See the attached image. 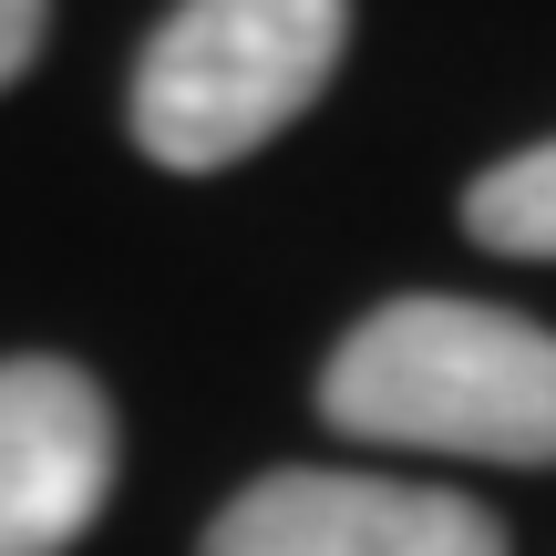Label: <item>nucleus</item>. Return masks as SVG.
I'll use <instances>...</instances> for the list:
<instances>
[{
	"mask_svg": "<svg viewBox=\"0 0 556 556\" xmlns=\"http://www.w3.org/2000/svg\"><path fill=\"white\" fill-rule=\"evenodd\" d=\"M319 413L392 454L556 464V330L484 299H381L330 351Z\"/></svg>",
	"mask_w": 556,
	"mask_h": 556,
	"instance_id": "obj_1",
	"label": "nucleus"
},
{
	"mask_svg": "<svg viewBox=\"0 0 556 556\" xmlns=\"http://www.w3.org/2000/svg\"><path fill=\"white\" fill-rule=\"evenodd\" d=\"M351 0H176L135 62V144L176 176L258 155L340 73Z\"/></svg>",
	"mask_w": 556,
	"mask_h": 556,
	"instance_id": "obj_2",
	"label": "nucleus"
},
{
	"mask_svg": "<svg viewBox=\"0 0 556 556\" xmlns=\"http://www.w3.org/2000/svg\"><path fill=\"white\" fill-rule=\"evenodd\" d=\"M206 556H505L475 495L392 475H258L206 526Z\"/></svg>",
	"mask_w": 556,
	"mask_h": 556,
	"instance_id": "obj_3",
	"label": "nucleus"
},
{
	"mask_svg": "<svg viewBox=\"0 0 556 556\" xmlns=\"http://www.w3.org/2000/svg\"><path fill=\"white\" fill-rule=\"evenodd\" d=\"M114 495V402L73 361H0V556H62Z\"/></svg>",
	"mask_w": 556,
	"mask_h": 556,
	"instance_id": "obj_4",
	"label": "nucleus"
},
{
	"mask_svg": "<svg viewBox=\"0 0 556 556\" xmlns=\"http://www.w3.org/2000/svg\"><path fill=\"white\" fill-rule=\"evenodd\" d=\"M464 227L495 258H556V144H526V155L484 165L464 186Z\"/></svg>",
	"mask_w": 556,
	"mask_h": 556,
	"instance_id": "obj_5",
	"label": "nucleus"
},
{
	"mask_svg": "<svg viewBox=\"0 0 556 556\" xmlns=\"http://www.w3.org/2000/svg\"><path fill=\"white\" fill-rule=\"evenodd\" d=\"M41 11H52V0H0V93L31 73V52H41Z\"/></svg>",
	"mask_w": 556,
	"mask_h": 556,
	"instance_id": "obj_6",
	"label": "nucleus"
}]
</instances>
